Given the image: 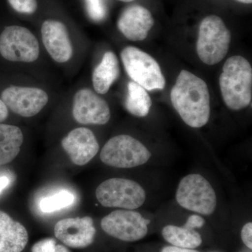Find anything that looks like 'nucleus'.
<instances>
[{
  "instance_id": "5701e85b",
  "label": "nucleus",
  "mask_w": 252,
  "mask_h": 252,
  "mask_svg": "<svg viewBox=\"0 0 252 252\" xmlns=\"http://www.w3.org/2000/svg\"><path fill=\"white\" fill-rule=\"evenodd\" d=\"M11 7L20 14H32L37 9L36 0H8Z\"/></svg>"
},
{
  "instance_id": "1a4fd4ad",
  "label": "nucleus",
  "mask_w": 252,
  "mask_h": 252,
  "mask_svg": "<svg viewBox=\"0 0 252 252\" xmlns=\"http://www.w3.org/2000/svg\"><path fill=\"white\" fill-rule=\"evenodd\" d=\"M150 220L139 212L119 210L104 217L101 227L107 234L125 242L138 241L148 233Z\"/></svg>"
},
{
  "instance_id": "6e6552de",
  "label": "nucleus",
  "mask_w": 252,
  "mask_h": 252,
  "mask_svg": "<svg viewBox=\"0 0 252 252\" xmlns=\"http://www.w3.org/2000/svg\"><path fill=\"white\" fill-rule=\"evenodd\" d=\"M39 41L31 31L22 26H11L0 34V54L7 61L33 63L39 59Z\"/></svg>"
},
{
  "instance_id": "a211bd4d",
  "label": "nucleus",
  "mask_w": 252,
  "mask_h": 252,
  "mask_svg": "<svg viewBox=\"0 0 252 252\" xmlns=\"http://www.w3.org/2000/svg\"><path fill=\"white\" fill-rule=\"evenodd\" d=\"M23 142L22 131L17 126L0 124V165L17 157Z\"/></svg>"
},
{
  "instance_id": "7c9ffc66",
  "label": "nucleus",
  "mask_w": 252,
  "mask_h": 252,
  "mask_svg": "<svg viewBox=\"0 0 252 252\" xmlns=\"http://www.w3.org/2000/svg\"><path fill=\"white\" fill-rule=\"evenodd\" d=\"M237 1H240V2L245 3V4H251L252 0H237Z\"/></svg>"
},
{
  "instance_id": "4468645a",
  "label": "nucleus",
  "mask_w": 252,
  "mask_h": 252,
  "mask_svg": "<svg viewBox=\"0 0 252 252\" xmlns=\"http://www.w3.org/2000/svg\"><path fill=\"white\" fill-rule=\"evenodd\" d=\"M41 33L46 51L56 62L67 63L72 59L73 47L64 24L55 20H47L41 26Z\"/></svg>"
},
{
  "instance_id": "423d86ee",
  "label": "nucleus",
  "mask_w": 252,
  "mask_h": 252,
  "mask_svg": "<svg viewBox=\"0 0 252 252\" xmlns=\"http://www.w3.org/2000/svg\"><path fill=\"white\" fill-rule=\"evenodd\" d=\"M176 200L186 210L207 216L214 213L217 203L212 185L199 174H190L182 179L176 192Z\"/></svg>"
},
{
  "instance_id": "7ed1b4c3",
  "label": "nucleus",
  "mask_w": 252,
  "mask_h": 252,
  "mask_svg": "<svg viewBox=\"0 0 252 252\" xmlns=\"http://www.w3.org/2000/svg\"><path fill=\"white\" fill-rule=\"evenodd\" d=\"M231 34L221 18L212 15L204 18L199 27L197 54L208 65L220 63L228 54Z\"/></svg>"
},
{
  "instance_id": "4be33fe9",
  "label": "nucleus",
  "mask_w": 252,
  "mask_h": 252,
  "mask_svg": "<svg viewBox=\"0 0 252 252\" xmlns=\"http://www.w3.org/2000/svg\"><path fill=\"white\" fill-rule=\"evenodd\" d=\"M88 16L94 22H100L107 16L106 0H84Z\"/></svg>"
},
{
  "instance_id": "f3484780",
  "label": "nucleus",
  "mask_w": 252,
  "mask_h": 252,
  "mask_svg": "<svg viewBox=\"0 0 252 252\" xmlns=\"http://www.w3.org/2000/svg\"><path fill=\"white\" fill-rule=\"evenodd\" d=\"M120 76V67L117 56L112 51L104 54L101 62L92 74L93 86L97 94H107L111 86Z\"/></svg>"
},
{
  "instance_id": "9d476101",
  "label": "nucleus",
  "mask_w": 252,
  "mask_h": 252,
  "mask_svg": "<svg viewBox=\"0 0 252 252\" xmlns=\"http://www.w3.org/2000/svg\"><path fill=\"white\" fill-rule=\"evenodd\" d=\"M7 108L23 117L36 116L49 102V95L39 88L11 86L1 94Z\"/></svg>"
},
{
  "instance_id": "ddd939ff",
  "label": "nucleus",
  "mask_w": 252,
  "mask_h": 252,
  "mask_svg": "<svg viewBox=\"0 0 252 252\" xmlns=\"http://www.w3.org/2000/svg\"><path fill=\"white\" fill-rule=\"evenodd\" d=\"M61 144L71 161L79 166L90 162L99 149L94 132L86 127H77L70 131Z\"/></svg>"
},
{
  "instance_id": "2f4dec72",
  "label": "nucleus",
  "mask_w": 252,
  "mask_h": 252,
  "mask_svg": "<svg viewBox=\"0 0 252 252\" xmlns=\"http://www.w3.org/2000/svg\"><path fill=\"white\" fill-rule=\"evenodd\" d=\"M119 1H124V2H130V1H134V0H119Z\"/></svg>"
},
{
  "instance_id": "9b49d317",
  "label": "nucleus",
  "mask_w": 252,
  "mask_h": 252,
  "mask_svg": "<svg viewBox=\"0 0 252 252\" xmlns=\"http://www.w3.org/2000/svg\"><path fill=\"white\" fill-rule=\"evenodd\" d=\"M72 114L82 125H104L111 118L109 104L89 89H80L74 94Z\"/></svg>"
},
{
  "instance_id": "6ab92c4d",
  "label": "nucleus",
  "mask_w": 252,
  "mask_h": 252,
  "mask_svg": "<svg viewBox=\"0 0 252 252\" xmlns=\"http://www.w3.org/2000/svg\"><path fill=\"white\" fill-rule=\"evenodd\" d=\"M152 105V99L147 90L137 83L130 81L125 100L126 110L135 117H144L148 115Z\"/></svg>"
},
{
  "instance_id": "dca6fc26",
  "label": "nucleus",
  "mask_w": 252,
  "mask_h": 252,
  "mask_svg": "<svg viewBox=\"0 0 252 252\" xmlns=\"http://www.w3.org/2000/svg\"><path fill=\"white\" fill-rule=\"evenodd\" d=\"M28 242L26 228L7 214L0 211V252H21Z\"/></svg>"
},
{
  "instance_id": "f257e3e1",
  "label": "nucleus",
  "mask_w": 252,
  "mask_h": 252,
  "mask_svg": "<svg viewBox=\"0 0 252 252\" xmlns=\"http://www.w3.org/2000/svg\"><path fill=\"white\" fill-rule=\"evenodd\" d=\"M174 108L186 124L199 128L210 117V97L206 83L187 70L181 71L170 92Z\"/></svg>"
},
{
  "instance_id": "20e7f679",
  "label": "nucleus",
  "mask_w": 252,
  "mask_h": 252,
  "mask_svg": "<svg viewBox=\"0 0 252 252\" xmlns=\"http://www.w3.org/2000/svg\"><path fill=\"white\" fill-rule=\"evenodd\" d=\"M123 64L132 81L147 91L162 90L165 79L158 63L138 48L127 46L121 53Z\"/></svg>"
},
{
  "instance_id": "f03ea898",
  "label": "nucleus",
  "mask_w": 252,
  "mask_h": 252,
  "mask_svg": "<svg viewBox=\"0 0 252 252\" xmlns=\"http://www.w3.org/2000/svg\"><path fill=\"white\" fill-rule=\"evenodd\" d=\"M222 97L233 110L248 107L252 102V68L243 56H234L225 61L220 77Z\"/></svg>"
},
{
  "instance_id": "c85d7f7f",
  "label": "nucleus",
  "mask_w": 252,
  "mask_h": 252,
  "mask_svg": "<svg viewBox=\"0 0 252 252\" xmlns=\"http://www.w3.org/2000/svg\"><path fill=\"white\" fill-rule=\"evenodd\" d=\"M9 115L7 107L2 100L0 99V123L4 122Z\"/></svg>"
},
{
  "instance_id": "393cba45",
  "label": "nucleus",
  "mask_w": 252,
  "mask_h": 252,
  "mask_svg": "<svg viewBox=\"0 0 252 252\" xmlns=\"http://www.w3.org/2000/svg\"><path fill=\"white\" fill-rule=\"evenodd\" d=\"M242 240L244 244L250 248L252 249V222L244 225L241 232Z\"/></svg>"
},
{
  "instance_id": "aec40b11",
  "label": "nucleus",
  "mask_w": 252,
  "mask_h": 252,
  "mask_svg": "<svg viewBox=\"0 0 252 252\" xmlns=\"http://www.w3.org/2000/svg\"><path fill=\"white\" fill-rule=\"evenodd\" d=\"M162 235L172 246L185 249L198 248L203 243L201 235L194 229L168 225L162 230Z\"/></svg>"
},
{
  "instance_id": "0eeeda50",
  "label": "nucleus",
  "mask_w": 252,
  "mask_h": 252,
  "mask_svg": "<svg viewBox=\"0 0 252 252\" xmlns=\"http://www.w3.org/2000/svg\"><path fill=\"white\" fill-rule=\"evenodd\" d=\"M96 198L102 206L133 210L143 205L146 192L138 183L127 179L112 178L96 189Z\"/></svg>"
},
{
  "instance_id": "cd10ccee",
  "label": "nucleus",
  "mask_w": 252,
  "mask_h": 252,
  "mask_svg": "<svg viewBox=\"0 0 252 252\" xmlns=\"http://www.w3.org/2000/svg\"><path fill=\"white\" fill-rule=\"evenodd\" d=\"M161 252H200L192 249L178 248L175 246H167L162 248Z\"/></svg>"
},
{
  "instance_id": "bb28decb",
  "label": "nucleus",
  "mask_w": 252,
  "mask_h": 252,
  "mask_svg": "<svg viewBox=\"0 0 252 252\" xmlns=\"http://www.w3.org/2000/svg\"><path fill=\"white\" fill-rule=\"evenodd\" d=\"M11 177L9 175H0V194L11 184Z\"/></svg>"
},
{
  "instance_id": "412c9836",
  "label": "nucleus",
  "mask_w": 252,
  "mask_h": 252,
  "mask_svg": "<svg viewBox=\"0 0 252 252\" xmlns=\"http://www.w3.org/2000/svg\"><path fill=\"white\" fill-rule=\"evenodd\" d=\"M76 199L77 196L72 190L59 189L39 199L38 207L41 213H54L72 206L75 203Z\"/></svg>"
},
{
  "instance_id": "b1692460",
  "label": "nucleus",
  "mask_w": 252,
  "mask_h": 252,
  "mask_svg": "<svg viewBox=\"0 0 252 252\" xmlns=\"http://www.w3.org/2000/svg\"><path fill=\"white\" fill-rule=\"evenodd\" d=\"M56 242L53 238H46L34 244L31 249L32 252H54Z\"/></svg>"
},
{
  "instance_id": "a878e982",
  "label": "nucleus",
  "mask_w": 252,
  "mask_h": 252,
  "mask_svg": "<svg viewBox=\"0 0 252 252\" xmlns=\"http://www.w3.org/2000/svg\"><path fill=\"white\" fill-rule=\"evenodd\" d=\"M205 220L203 217L197 215H193L189 217L184 227L190 229L196 228H201L205 224Z\"/></svg>"
},
{
  "instance_id": "f8f14e48",
  "label": "nucleus",
  "mask_w": 252,
  "mask_h": 252,
  "mask_svg": "<svg viewBox=\"0 0 252 252\" xmlns=\"http://www.w3.org/2000/svg\"><path fill=\"white\" fill-rule=\"evenodd\" d=\"M56 238L72 248H85L94 243L96 230L89 217L59 220L54 228Z\"/></svg>"
},
{
  "instance_id": "c756f323",
  "label": "nucleus",
  "mask_w": 252,
  "mask_h": 252,
  "mask_svg": "<svg viewBox=\"0 0 252 252\" xmlns=\"http://www.w3.org/2000/svg\"><path fill=\"white\" fill-rule=\"evenodd\" d=\"M54 252H70L69 250L63 245H56V250Z\"/></svg>"
},
{
  "instance_id": "39448f33",
  "label": "nucleus",
  "mask_w": 252,
  "mask_h": 252,
  "mask_svg": "<svg viewBox=\"0 0 252 252\" xmlns=\"http://www.w3.org/2000/svg\"><path fill=\"white\" fill-rule=\"evenodd\" d=\"M152 157L149 149L137 139L127 135L112 137L101 151L102 162L118 168H132L144 165Z\"/></svg>"
},
{
  "instance_id": "2eb2a0df",
  "label": "nucleus",
  "mask_w": 252,
  "mask_h": 252,
  "mask_svg": "<svg viewBox=\"0 0 252 252\" xmlns=\"http://www.w3.org/2000/svg\"><path fill=\"white\" fill-rule=\"evenodd\" d=\"M154 18L150 11L140 5L126 8L118 20V28L128 40L142 41L153 27Z\"/></svg>"
}]
</instances>
